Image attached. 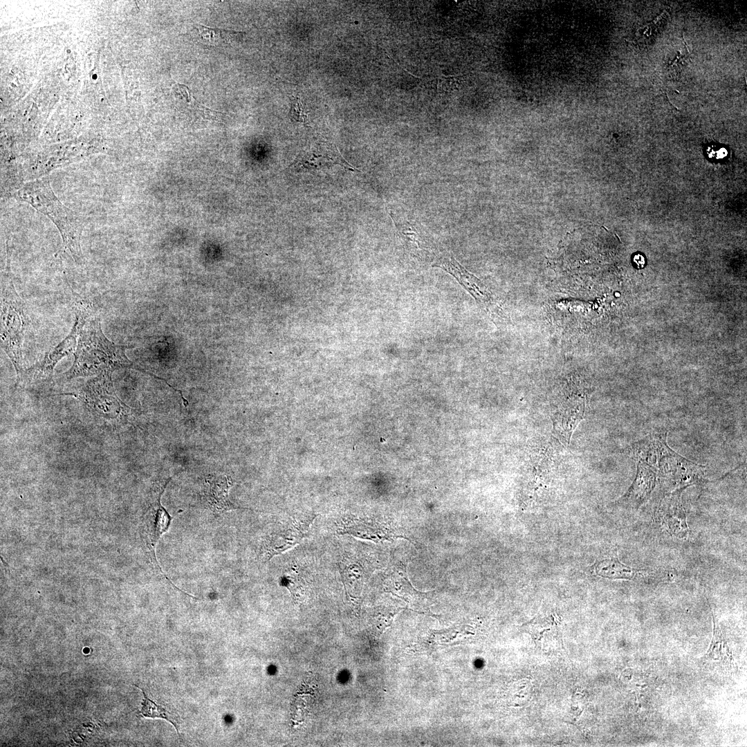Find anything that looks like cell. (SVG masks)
Returning a JSON list of instances; mask_svg holds the SVG:
<instances>
[{
    "label": "cell",
    "instance_id": "5",
    "mask_svg": "<svg viewBox=\"0 0 747 747\" xmlns=\"http://www.w3.org/2000/svg\"><path fill=\"white\" fill-rule=\"evenodd\" d=\"M316 517L317 515L314 514L293 517L277 525L266 536L262 543L261 547L262 560L268 561L273 556L299 544L306 535Z\"/></svg>",
    "mask_w": 747,
    "mask_h": 747
},
{
    "label": "cell",
    "instance_id": "10",
    "mask_svg": "<svg viewBox=\"0 0 747 747\" xmlns=\"http://www.w3.org/2000/svg\"><path fill=\"white\" fill-rule=\"evenodd\" d=\"M206 483L208 486L204 491L203 498L208 508L214 513L244 508L235 506L228 497V490L232 484L231 478L225 475L211 476L207 478Z\"/></svg>",
    "mask_w": 747,
    "mask_h": 747
},
{
    "label": "cell",
    "instance_id": "15",
    "mask_svg": "<svg viewBox=\"0 0 747 747\" xmlns=\"http://www.w3.org/2000/svg\"><path fill=\"white\" fill-rule=\"evenodd\" d=\"M201 39L210 45L219 46L230 44L238 39L243 33L234 30L210 28L201 24H195Z\"/></svg>",
    "mask_w": 747,
    "mask_h": 747
},
{
    "label": "cell",
    "instance_id": "11",
    "mask_svg": "<svg viewBox=\"0 0 747 747\" xmlns=\"http://www.w3.org/2000/svg\"><path fill=\"white\" fill-rule=\"evenodd\" d=\"M656 472L649 464L637 461V474L631 486L624 495L626 501L639 506L649 497L655 486Z\"/></svg>",
    "mask_w": 747,
    "mask_h": 747
},
{
    "label": "cell",
    "instance_id": "8",
    "mask_svg": "<svg viewBox=\"0 0 747 747\" xmlns=\"http://www.w3.org/2000/svg\"><path fill=\"white\" fill-rule=\"evenodd\" d=\"M77 335V324L74 322L71 333L57 345L51 348L42 360L24 372L17 382L21 380L22 377L30 381L47 379L48 377H50L58 361L73 352L77 343L76 342Z\"/></svg>",
    "mask_w": 747,
    "mask_h": 747
},
{
    "label": "cell",
    "instance_id": "2",
    "mask_svg": "<svg viewBox=\"0 0 747 747\" xmlns=\"http://www.w3.org/2000/svg\"><path fill=\"white\" fill-rule=\"evenodd\" d=\"M15 197L26 202L48 216L57 226L64 246L75 261L82 257V226L77 216L57 198L47 178L26 183L14 194Z\"/></svg>",
    "mask_w": 747,
    "mask_h": 747
},
{
    "label": "cell",
    "instance_id": "16",
    "mask_svg": "<svg viewBox=\"0 0 747 747\" xmlns=\"http://www.w3.org/2000/svg\"><path fill=\"white\" fill-rule=\"evenodd\" d=\"M135 686L140 689L144 697L141 703L142 707L140 709V714L145 717L152 719L160 718L167 720L175 727L177 733L179 734L178 726L176 721H174V717L171 715L170 712L167 711L165 707L158 705L151 700L142 688L137 685Z\"/></svg>",
    "mask_w": 747,
    "mask_h": 747
},
{
    "label": "cell",
    "instance_id": "18",
    "mask_svg": "<svg viewBox=\"0 0 747 747\" xmlns=\"http://www.w3.org/2000/svg\"><path fill=\"white\" fill-rule=\"evenodd\" d=\"M461 85V76L444 75L439 78L437 84L439 90L447 92L460 90Z\"/></svg>",
    "mask_w": 747,
    "mask_h": 747
},
{
    "label": "cell",
    "instance_id": "17",
    "mask_svg": "<svg viewBox=\"0 0 747 747\" xmlns=\"http://www.w3.org/2000/svg\"><path fill=\"white\" fill-rule=\"evenodd\" d=\"M308 113L298 98H294L291 100L289 118L292 122H302L304 125L308 124Z\"/></svg>",
    "mask_w": 747,
    "mask_h": 747
},
{
    "label": "cell",
    "instance_id": "9",
    "mask_svg": "<svg viewBox=\"0 0 747 747\" xmlns=\"http://www.w3.org/2000/svg\"><path fill=\"white\" fill-rule=\"evenodd\" d=\"M340 573L348 598L354 600L360 593L370 571L365 562L356 557L344 556L339 563Z\"/></svg>",
    "mask_w": 747,
    "mask_h": 747
},
{
    "label": "cell",
    "instance_id": "14",
    "mask_svg": "<svg viewBox=\"0 0 747 747\" xmlns=\"http://www.w3.org/2000/svg\"><path fill=\"white\" fill-rule=\"evenodd\" d=\"M160 495L152 511L151 518L147 522V535L153 548L158 543L160 537L167 531L173 519L160 504Z\"/></svg>",
    "mask_w": 747,
    "mask_h": 747
},
{
    "label": "cell",
    "instance_id": "4",
    "mask_svg": "<svg viewBox=\"0 0 747 747\" xmlns=\"http://www.w3.org/2000/svg\"><path fill=\"white\" fill-rule=\"evenodd\" d=\"M588 405V394L575 389L565 391L551 404L553 434L565 445L570 443L573 431L584 418Z\"/></svg>",
    "mask_w": 747,
    "mask_h": 747
},
{
    "label": "cell",
    "instance_id": "13",
    "mask_svg": "<svg viewBox=\"0 0 747 747\" xmlns=\"http://www.w3.org/2000/svg\"><path fill=\"white\" fill-rule=\"evenodd\" d=\"M595 571L598 575L611 579L631 580L641 574L640 570L622 564L618 558H605L598 561L595 564Z\"/></svg>",
    "mask_w": 747,
    "mask_h": 747
},
{
    "label": "cell",
    "instance_id": "6",
    "mask_svg": "<svg viewBox=\"0 0 747 747\" xmlns=\"http://www.w3.org/2000/svg\"><path fill=\"white\" fill-rule=\"evenodd\" d=\"M112 373L106 372L88 380L77 392L68 393L84 401L91 408L101 413L103 416L110 417L114 414V407H120V400L116 396Z\"/></svg>",
    "mask_w": 747,
    "mask_h": 747
},
{
    "label": "cell",
    "instance_id": "1",
    "mask_svg": "<svg viewBox=\"0 0 747 747\" xmlns=\"http://www.w3.org/2000/svg\"><path fill=\"white\" fill-rule=\"evenodd\" d=\"M75 322L78 327L75 359L71 369L63 374V378L71 380L112 373L120 368H133L143 371L127 358L126 346L116 344L106 338L99 316L89 315L86 309L79 306Z\"/></svg>",
    "mask_w": 747,
    "mask_h": 747
},
{
    "label": "cell",
    "instance_id": "12",
    "mask_svg": "<svg viewBox=\"0 0 747 747\" xmlns=\"http://www.w3.org/2000/svg\"><path fill=\"white\" fill-rule=\"evenodd\" d=\"M433 266L441 268L453 275L457 281L464 286L470 293L475 296L477 299H480L483 302H485V299L488 295L482 293L480 291L479 287H482L483 284L480 281L465 270L459 262H457L453 257L443 258L436 261Z\"/></svg>",
    "mask_w": 747,
    "mask_h": 747
},
{
    "label": "cell",
    "instance_id": "19",
    "mask_svg": "<svg viewBox=\"0 0 747 747\" xmlns=\"http://www.w3.org/2000/svg\"><path fill=\"white\" fill-rule=\"evenodd\" d=\"M634 260L638 266H643L645 264L644 257L640 255H636Z\"/></svg>",
    "mask_w": 747,
    "mask_h": 747
},
{
    "label": "cell",
    "instance_id": "7",
    "mask_svg": "<svg viewBox=\"0 0 747 747\" xmlns=\"http://www.w3.org/2000/svg\"><path fill=\"white\" fill-rule=\"evenodd\" d=\"M337 533L369 540L375 542L402 537L389 522L367 517L347 516L338 524Z\"/></svg>",
    "mask_w": 747,
    "mask_h": 747
},
{
    "label": "cell",
    "instance_id": "3",
    "mask_svg": "<svg viewBox=\"0 0 747 747\" xmlns=\"http://www.w3.org/2000/svg\"><path fill=\"white\" fill-rule=\"evenodd\" d=\"M30 325L25 305L17 294L7 269L1 283V347L15 368L17 382L24 373L22 349Z\"/></svg>",
    "mask_w": 747,
    "mask_h": 747
}]
</instances>
